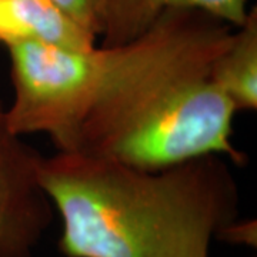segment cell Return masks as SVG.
<instances>
[{
  "label": "cell",
  "instance_id": "1",
  "mask_svg": "<svg viewBox=\"0 0 257 257\" xmlns=\"http://www.w3.org/2000/svg\"><path fill=\"white\" fill-rule=\"evenodd\" d=\"M234 26L200 10L170 9L132 42L104 49V64L74 152L157 170L219 155L233 145L236 109L214 82Z\"/></svg>",
  "mask_w": 257,
  "mask_h": 257
},
{
  "label": "cell",
  "instance_id": "2",
  "mask_svg": "<svg viewBox=\"0 0 257 257\" xmlns=\"http://www.w3.org/2000/svg\"><path fill=\"white\" fill-rule=\"evenodd\" d=\"M231 163L219 155L143 170L106 157L57 152L40 182L62 221L64 257H210L240 213Z\"/></svg>",
  "mask_w": 257,
  "mask_h": 257
},
{
  "label": "cell",
  "instance_id": "3",
  "mask_svg": "<svg viewBox=\"0 0 257 257\" xmlns=\"http://www.w3.org/2000/svg\"><path fill=\"white\" fill-rule=\"evenodd\" d=\"M15 97L6 107L18 136L43 133L57 152H74L99 86L104 49L77 50L46 43L8 47Z\"/></svg>",
  "mask_w": 257,
  "mask_h": 257
},
{
  "label": "cell",
  "instance_id": "4",
  "mask_svg": "<svg viewBox=\"0 0 257 257\" xmlns=\"http://www.w3.org/2000/svg\"><path fill=\"white\" fill-rule=\"evenodd\" d=\"M43 157L10 130L0 99V257H33L55 220L40 182Z\"/></svg>",
  "mask_w": 257,
  "mask_h": 257
},
{
  "label": "cell",
  "instance_id": "5",
  "mask_svg": "<svg viewBox=\"0 0 257 257\" xmlns=\"http://www.w3.org/2000/svg\"><path fill=\"white\" fill-rule=\"evenodd\" d=\"M97 37L67 18L49 0H0V43H20L89 50Z\"/></svg>",
  "mask_w": 257,
  "mask_h": 257
},
{
  "label": "cell",
  "instance_id": "6",
  "mask_svg": "<svg viewBox=\"0 0 257 257\" xmlns=\"http://www.w3.org/2000/svg\"><path fill=\"white\" fill-rule=\"evenodd\" d=\"M247 3L248 0H107L101 46L114 47L132 42L170 9L200 10L239 28L247 18Z\"/></svg>",
  "mask_w": 257,
  "mask_h": 257
},
{
  "label": "cell",
  "instance_id": "7",
  "mask_svg": "<svg viewBox=\"0 0 257 257\" xmlns=\"http://www.w3.org/2000/svg\"><path fill=\"white\" fill-rule=\"evenodd\" d=\"M211 76L237 110L257 109V9L248 10L227 47L213 63Z\"/></svg>",
  "mask_w": 257,
  "mask_h": 257
},
{
  "label": "cell",
  "instance_id": "8",
  "mask_svg": "<svg viewBox=\"0 0 257 257\" xmlns=\"http://www.w3.org/2000/svg\"><path fill=\"white\" fill-rule=\"evenodd\" d=\"M67 18L96 37L100 36L107 0H49Z\"/></svg>",
  "mask_w": 257,
  "mask_h": 257
},
{
  "label": "cell",
  "instance_id": "9",
  "mask_svg": "<svg viewBox=\"0 0 257 257\" xmlns=\"http://www.w3.org/2000/svg\"><path fill=\"white\" fill-rule=\"evenodd\" d=\"M219 240H226L236 244L256 246V223L254 221H240L236 219L221 230L217 236Z\"/></svg>",
  "mask_w": 257,
  "mask_h": 257
}]
</instances>
